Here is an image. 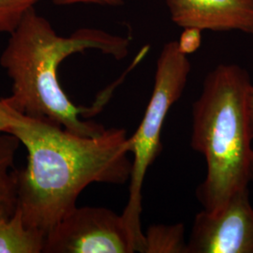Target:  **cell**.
<instances>
[{
	"label": "cell",
	"instance_id": "cell-10",
	"mask_svg": "<svg viewBox=\"0 0 253 253\" xmlns=\"http://www.w3.org/2000/svg\"><path fill=\"white\" fill-rule=\"evenodd\" d=\"M144 253H189L185 227L182 223L148 227L145 234Z\"/></svg>",
	"mask_w": 253,
	"mask_h": 253
},
{
	"label": "cell",
	"instance_id": "cell-5",
	"mask_svg": "<svg viewBox=\"0 0 253 253\" xmlns=\"http://www.w3.org/2000/svg\"><path fill=\"white\" fill-rule=\"evenodd\" d=\"M135 246L121 215L108 208L71 211L46 235L43 253H133Z\"/></svg>",
	"mask_w": 253,
	"mask_h": 253
},
{
	"label": "cell",
	"instance_id": "cell-7",
	"mask_svg": "<svg viewBox=\"0 0 253 253\" xmlns=\"http://www.w3.org/2000/svg\"><path fill=\"white\" fill-rule=\"evenodd\" d=\"M173 24L253 36V0H165Z\"/></svg>",
	"mask_w": 253,
	"mask_h": 253
},
{
	"label": "cell",
	"instance_id": "cell-9",
	"mask_svg": "<svg viewBox=\"0 0 253 253\" xmlns=\"http://www.w3.org/2000/svg\"><path fill=\"white\" fill-rule=\"evenodd\" d=\"M45 235L26 226L18 208L9 217H0V253H43Z\"/></svg>",
	"mask_w": 253,
	"mask_h": 253
},
{
	"label": "cell",
	"instance_id": "cell-16",
	"mask_svg": "<svg viewBox=\"0 0 253 253\" xmlns=\"http://www.w3.org/2000/svg\"><path fill=\"white\" fill-rule=\"evenodd\" d=\"M251 183L253 184V155L252 159V165H251Z\"/></svg>",
	"mask_w": 253,
	"mask_h": 253
},
{
	"label": "cell",
	"instance_id": "cell-8",
	"mask_svg": "<svg viewBox=\"0 0 253 253\" xmlns=\"http://www.w3.org/2000/svg\"><path fill=\"white\" fill-rule=\"evenodd\" d=\"M20 141L9 132L0 133V217L13 215L17 207L18 169L15 156Z\"/></svg>",
	"mask_w": 253,
	"mask_h": 253
},
{
	"label": "cell",
	"instance_id": "cell-2",
	"mask_svg": "<svg viewBox=\"0 0 253 253\" xmlns=\"http://www.w3.org/2000/svg\"><path fill=\"white\" fill-rule=\"evenodd\" d=\"M129 39L100 29L82 28L71 36H59L47 19L31 9L9 34L0 65L11 80L7 99L19 113L41 118L78 135H100L105 127L82 118L96 116L95 110L76 106L58 80L60 64L72 54L95 49L120 60L128 54Z\"/></svg>",
	"mask_w": 253,
	"mask_h": 253
},
{
	"label": "cell",
	"instance_id": "cell-6",
	"mask_svg": "<svg viewBox=\"0 0 253 253\" xmlns=\"http://www.w3.org/2000/svg\"><path fill=\"white\" fill-rule=\"evenodd\" d=\"M189 253H253V205L249 188L235 193L215 212L194 218Z\"/></svg>",
	"mask_w": 253,
	"mask_h": 253
},
{
	"label": "cell",
	"instance_id": "cell-1",
	"mask_svg": "<svg viewBox=\"0 0 253 253\" xmlns=\"http://www.w3.org/2000/svg\"><path fill=\"white\" fill-rule=\"evenodd\" d=\"M9 133L27 150V166L18 172L16 208L26 226L45 236L77 207L88 185L129 180L132 161L124 128H105L100 135L85 137L22 115Z\"/></svg>",
	"mask_w": 253,
	"mask_h": 253
},
{
	"label": "cell",
	"instance_id": "cell-4",
	"mask_svg": "<svg viewBox=\"0 0 253 253\" xmlns=\"http://www.w3.org/2000/svg\"><path fill=\"white\" fill-rule=\"evenodd\" d=\"M188 55L178 48L177 41L163 46L156 65L154 87L144 118L133 135L128 137L129 152L133 155L129 177L128 199L121 217L135 246L144 253L145 234L141 214L143 186L149 167L162 150V131L169 110L180 99L190 75Z\"/></svg>",
	"mask_w": 253,
	"mask_h": 253
},
{
	"label": "cell",
	"instance_id": "cell-15",
	"mask_svg": "<svg viewBox=\"0 0 253 253\" xmlns=\"http://www.w3.org/2000/svg\"><path fill=\"white\" fill-rule=\"evenodd\" d=\"M248 108H249V117H250V123L251 128L253 136V84L249 94V102H248Z\"/></svg>",
	"mask_w": 253,
	"mask_h": 253
},
{
	"label": "cell",
	"instance_id": "cell-11",
	"mask_svg": "<svg viewBox=\"0 0 253 253\" xmlns=\"http://www.w3.org/2000/svg\"><path fill=\"white\" fill-rule=\"evenodd\" d=\"M42 0H0V34H11Z\"/></svg>",
	"mask_w": 253,
	"mask_h": 253
},
{
	"label": "cell",
	"instance_id": "cell-14",
	"mask_svg": "<svg viewBox=\"0 0 253 253\" xmlns=\"http://www.w3.org/2000/svg\"><path fill=\"white\" fill-rule=\"evenodd\" d=\"M59 6H71L76 4H93L106 7H119L123 5V0H54Z\"/></svg>",
	"mask_w": 253,
	"mask_h": 253
},
{
	"label": "cell",
	"instance_id": "cell-3",
	"mask_svg": "<svg viewBox=\"0 0 253 253\" xmlns=\"http://www.w3.org/2000/svg\"><path fill=\"white\" fill-rule=\"evenodd\" d=\"M252 85L244 68L220 64L207 75L193 103L190 144L205 157L208 167L196 195L209 212L222 208L251 183L253 136L248 102Z\"/></svg>",
	"mask_w": 253,
	"mask_h": 253
},
{
	"label": "cell",
	"instance_id": "cell-13",
	"mask_svg": "<svg viewBox=\"0 0 253 253\" xmlns=\"http://www.w3.org/2000/svg\"><path fill=\"white\" fill-rule=\"evenodd\" d=\"M22 115L10 105L7 98L0 99V133L9 132Z\"/></svg>",
	"mask_w": 253,
	"mask_h": 253
},
{
	"label": "cell",
	"instance_id": "cell-12",
	"mask_svg": "<svg viewBox=\"0 0 253 253\" xmlns=\"http://www.w3.org/2000/svg\"><path fill=\"white\" fill-rule=\"evenodd\" d=\"M183 29L179 41H177L178 48L183 54L189 55L199 49L202 43V30L193 27Z\"/></svg>",
	"mask_w": 253,
	"mask_h": 253
}]
</instances>
